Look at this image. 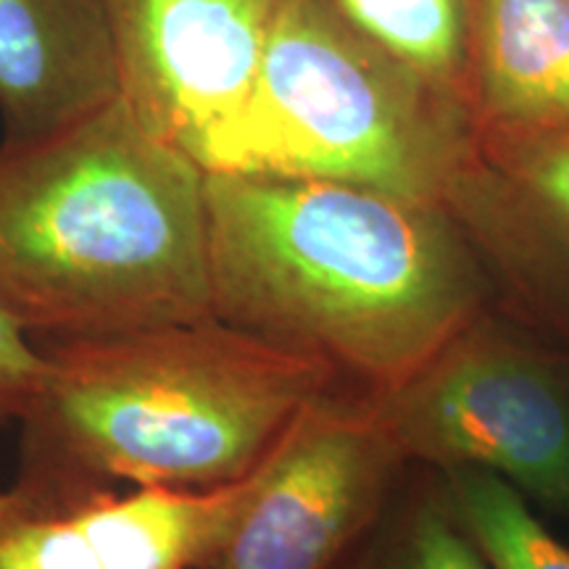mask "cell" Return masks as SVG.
<instances>
[{"label": "cell", "mask_w": 569, "mask_h": 569, "mask_svg": "<svg viewBox=\"0 0 569 569\" xmlns=\"http://www.w3.org/2000/svg\"><path fill=\"white\" fill-rule=\"evenodd\" d=\"M403 467L375 396L336 382L267 453L201 569H348Z\"/></svg>", "instance_id": "obj_6"}, {"label": "cell", "mask_w": 569, "mask_h": 569, "mask_svg": "<svg viewBox=\"0 0 569 569\" xmlns=\"http://www.w3.org/2000/svg\"><path fill=\"white\" fill-rule=\"evenodd\" d=\"M119 96L106 0H0L6 138H38Z\"/></svg>", "instance_id": "obj_9"}, {"label": "cell", "mask_w": 569, "mask_h": 569, "mask_svg": "<svg viewBox=\"0 0 569 569\" xmlns=\"http://www.w3.org/2000/svg\"><path fill=\"white\" fill-rule=\"evenodd\" d=\"M438 480L490 569H569V546L507 482L478 469L438 472Z\"/></svg>", "instance_id": "obj_13"}, {"label": "cell", "mask_w": 569, "mask_h": 569, "mask_svg": "<svg viewBox=\"0 0 569 569\" xmlns=\"http://www.w3.org/2000/svg\"><path fill=\"white\" fill-rule=\"evenodd\" d=\"M213 317L380 396L490 306L451 213L332 180L206 172Z\"/></svg>", "instance_id": "obj_1"}, {"label": "cell", "mask_w": 569, "mask_h": 569, "mask_svg": "<svg viewBox=\"0 0 569 569\" xmlns=\"http://www.w3.org/2000/svg\"><path fill=\"white\" fill-rule=\"evenodd\" d=\"M0 569H103L69 501L0 490Z\"/></svg>", "instance_id": "obj_15"}, {"label": "cell", "mask_w": 569, "mask_h": 569, "mask_svg": "<svg viewBox=\"0 0 569 569\" xmlns=\"http://www.w3.org/2000/svg\"><path fill=\"white\" fill-rule=\"evenodd\" d=\"M280 0H106L119 96L196 159L251 96Z\"/></svg>", "instance_id": "obj_7"}, {"label": "cell", "mask_w": 569, "mask_h": 569, "mask_svg": "<svg viewBox=\"0 0 569 569\" xmlns=\"http://www.w3.org/2000/svg\"><path fill=\"white\" fill-rule=\"evenodd\" d=\"M13 486L77 496L111 480L206 488L246 478L338 375L222 322L53 340Z\"/></svg>", "instance_id": "obj_3"}, {"label": "cell", "mask_w": 569, "mask_h": 569, "mask_svg": "<svg viewBox=\"0 0 569 569\" xmlns=\"http://www.w3.org/2000/svg\"><path fill=\"white\" fill-rule=\"evenodd\" d=\"M259 467L222 486H138L130 493L92 488L61 498L103 569H201L251 493Z\"/></svg>", "instance_id": "obj_11"}, {"label": "cell", "mask_w": 569, "mask_h": 569, "mask_svg": "<svg viewBox=\"0 0 569 569\" xmlns=\"http://www.w3.org/2000/svg\"><path fill=\"white\" fill-rule=\"evenodd\" d=\"M332 3L382 53L467 106L461 0H332Z\"/></svg>", "instance_id": "obj_12"}, {"label": "cell", "mask_w": 569, "mask_h": 569, "mask_svg": "<svg viewBox=\"0 0 569 569\" xmlns=\"http://www.w3.org/2000/svg\"><path fill=\"white\" fill-rule=\"evenodd\" d=\"M46 377V351L0 306V422H24Z\"/></svg>", "instance_id": "obj_16"}, {"label": "cell", "mask_w": 569, "mask_h": 569, "mask_svg": "<svg viewBox=\"0 0 569 569\" xmlns=\"http://www.w3.org/2000/svg\"><path fill=\"white\" fill-rule=\"evenodd\" d=\"M478 169L453 213L525 317L569 343V127H475Z\"/></svg>", "instance_id": "obj_8"}, {"label": "cell", "mask_w": 569, "mask_h": 569, "mask_svg": "<svg viewBox=\"0 0 569 569\" xmlns=\"http://www.w3.org/2000/svg\"><path fill=\"white\" fill-rule=\"evenodd\" d=\"M475 127H569V0H461Z\"/></svg>", "instance_id": "obj_10"}, {"label": "cell", "mask_w": 569, "mask_h": 569, "mask_svg": "<svg viewBox=\"0 0 569 569\" xmlns=\"http://www.w3.org/2000/svg\"><path fill=\"white\" fill-rule=\"evenodd\" d=\"M0 306L56 340L213 317L206 169L122 96L6 138Z\"/></svg>", "instance_id": "obj_2"}, {"label": "cell", "mask_w": 569, "mask_h": 569, "mask_svg": "<svg viewBox=\"0 0 569 569\" xmlns=\"http://www.w3.org/2000/svg\"><path fill=\"white\" fill-rule=\"evenodd\" d=\"M375 403L407 465L478 469L569 517V351L549 332L488 306Z\"/></svg>", "instance_id": "obj_5"}, {"label": "cell", "mask_w": 569, "mask_h": 569, "mask_svg": "<svg viewBox=\"0 0 569 569\" xmlns=\"http://www.w3.org/2000/svg\"><path fill=\"white\" fill-rule=\"evenodd\" d=\"M196 161L206 172L361 184L453 217L478 138L459 98L382 53L332 0H280L251 96Z\"/></svg>", "instance_id": "obj_4"}, {"label": "cell", "mask_w": 569, "mask_h": 569, "mask_svg": "<svg viewBox=\"0 0 569 569\" xmlns=\"http://www.w3.org/2000/svg\"><path fill=\"white\" fill-rule=\"evenodd\" d=\"M348 569H490L440 480L388 503Z\"/></svg>", "instance_id": "obj_14"}]
</instances>
